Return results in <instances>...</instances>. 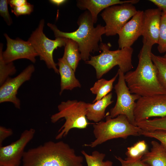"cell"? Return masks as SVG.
<instances>
[{
    "label": "cell",
    "mask_w": 166,
    "mask_h": 166,
    "mask_svg": "<svg viewBox=\"0 0 166 166\" xmlns=\"http://www.w3.org/2000/svg\"><path fill=\"white\" fill-rule=\"evenodd\" d=\"M152 47L143 43L138 55L136 69L124 75L131 93L140 97L166 94V90L159 80L157 68L152 61Z\"/></svg>",
    "instance_id": "1"
},
{
    "label": "cell",
    "mask_w": 166,
    "mask_h": 166,
    "mask_svg": "<svg viewBox=\"0 0 166 166\" xmlns=\"http://www.w3.org/2000/svg\"><path fill=\"white\" fill-rule=\"evenodd\" d=\"M83 157L62 141L45 142L25 151L22 166H84Z\"/></svg>",
    "instance_id": "2"
},
{
    "label": "cell",
    "mask_w": 166,
    "mask_h": 166,
    "mask_svg": "<svg viewBox=\"0 0 166 166\" xmlns=\"http://www.w3.org/2000/svg\"><path fill=\"white\" fill-rule=\"evenodd\" d=\"M78 28L71 32L59 30L56 25L48 23L47 25L53 32L56 38L62 37L71 39L78 44L81 59L89 60L90 53L100 50L99 43L102 42V36L105 34L104 26L98 24L94 27L90 12L87 10L78 18Z\"/></svg>",
    "instance_id": "3"
},
{
    "label": "cell",
    "mask_w": 166,
    "mask_h": 166,
    "mask_svg": "<svg viewBox=\"0 0 166 166\" xmlns=\"http://www.w3.org/2000/svg\"><path fill=\"white\" fill-rule=\"evenodd\" d=\"M95 140L85 146L93 148L112 139H126L130 136L140 135L143 130L131 124L126 117L120 115L114 118L107 115L105 121H101L93 125Z\"/></svg>",
    "instance_id": "4"
},
{
    "label": "cell",
    "mask_w": 166,
    "mask_h": 166,
    "mask_svg": "<svg viewBox=\"0 0 166 166\" xmlns=\"http://www.w3.org/2000/svg\"><path fill=\"white\" fill-rule=\"evenodd\" d=\"M110 43L101 42L99 44L100 54L91 56L85 63L92 66L95 69L97 79H100L114 67L118 65L119 69L124 73L133 68L132 63L133 49L132 47L111 50Z\"/></svg>",
    "instance_id": "5"
},
{
    "label": "cell",
    "mask_w": 166,
    "mask_h": 166,
    "mask_svg": "<svg viewBox=\"0 0 166 166\" xmlns=\"http://www.w3.org/2000/svg\"><path fill=\"white\" fill-rule=\"evenodd\" d=\"M87 103L77 100L62 101L57 106L58 112L52 115L51 121L55 123L64 118L65 121L56 136L57 140L66 136L73 128L84 129L89 123L86 117Z\"/></svg>",
    "instance_id": "6"
},
{
    "label": "cell",
    "mask_w": 166,
    "mask_h": 166,
    "mask_svg": "<svg viewBox=\"0 0 166 166\" xmlns=\"http://www.w3.org/2000/svg\"><path fill=\"white\" fill-rule=\"evenodd\" d=\"M44 24V19H42L38 27L32 32L28 41L37 53L40 60L44 61L47 67L53 69L55 73L58 74L57 65L53 58V53L58 47H65L67 38L57 37L53 40L49 39L43 32Z\"/></svg>",
    "instance_id": "7"
},
{
    "label": "cell",
    "mask_w": 166,
    "mask_h": 166,
    "mask_svg": "<svg viewBox=\"0 0 166 166\" xmlns=\"http://www.w3.org/2000/svg\"><path fill=\"white\" fill-rule=\"evenodd\" d=\"M117 72L118 81L114 87L117 96V101L114 107L110 110L109 116L114 118L120 115H124L131 124L135 125L134 110L136 101L140 96L131 93L125 82L124 73L119 69Z\"/></svg>",
    "instance_id": "8"
},
{
    "label": "cell",
    "mask_w": 166,
    "mask_h": 166,
    "mask_svg": "<svg viewBox=\"0 0 166 166\" xmlns=\"http://www.w3.org/2000/svg\"><path fill=\"white\" fill-rule=\"evenodd\" d=\"M137 11L133 4L130 3L113 5L104 9L101 15L105 23V35L110 36L118 34Z\"/></svg>",
    "instance_id": "9"
},
{
    "label": "cell",
    "mask_w": 166,
    "mask_h": 166,
    "mask_svg": "<svg viewBox=\"0 0 166 166\" xmlns=\"http://www.w3.org/2000/svg\"><path fill=\"white\" fill-rule=\"evenodd\" d=\"M134 116L136 122L166 116V94L140 97L136 101Z\"/></svg>",
    "instance_id": "10"
},
{
    "label": "cell",
    "mask_w": 166,
    "mask_h": 166,
    "mask_svg": "<svg viewBox=\"0 0 166 166\" xmlns=\"http://www.w3.org/2000/svg\"><path fill=\"white\" fill-rule=\"evenodd\" d=\"M35 132L33 128L25 130L17 140L6 146H0V166H19L25 148L33 138Z\"/></svg>",
    "instance_id": "11"
},
{
    "label": "cell",
    "mask_w": 166,
    "mask_h": 166,
    "mask_svg": "<svg viewBox=\"0 0 166 166\" xmlns=\"http://www.w3.org/2000/svg\"><path fill=\"white\" fill-rule=\"evenodd\" d=\"M34 71V66L30 64L16 77H9L0 86V103L10 102L16 108L20 109L21 102L17 96L18 91L23 84L30 79Z\"/></svg>",
    "instance_id": "12"
},
{
    "label": "cell",
    "mask_w": 166,
    "mask_h": 166,
    "mask_svg": "<svg viewBox=\"0 0 166 166\" xmlns=\"http://www.w3.org/2000/svg\"><path fill=\"white\" fill-rule=\"evenodd\" d=\"M4 35L6 40V48L2 51V57L6 63L21 59H27L33 63L36 62V57L38 55L28 41H25L19 38L13 39L6 34Z\"/></svg>",
    "instance_id": "13"
},
{
    "label": "cell",
    "mask_w": 166,
    "mask_h": 166,
    "mask_svg": "<svg viewBox=\"0 0 166 166\" xmlns=\"http://www.w3.org/2000/svg\"><path fill=\"white\" fill-rule=\"evenodd\" d=\"M162 11L159 8L144 11L142 36L143 43L152 46L158 44Z\"/></svg>",
    "instance_id": "14"
},
{
    "label": "cell",
    "mask_w": 166,
    "mask_h": 166,
    "mask_svg": "<svg viewBox=\"0 0 166 166\" xmlns=\"http://www.w3.org/2000/svg\"><path fill=\"white\" fill-rule=\"evenodd\" d=\"M143 13V11L137 10L119 32L118 44L120 49L131 47L142 36Z\"/></svg>",
    "instance_id": "15"
},
{
    "label": "cell",
    "mask_w": 166,
    "mask_h": 166,
    "mask_svg": "<svg viewBox=\"0 0 166 166\" xmlns=\"http://www.w3.org/2000/svg\"><path fill=\"white\" fill-rule=\"evenodd\" d=\"M139 0H78L77 6L80 10H87L90 13L93 23L98 19V15L102 10L113 5L130 3L133 4L137 3Z\"/></svg>",
    "instance_id": "16"
},
{
    "label": "cell",
    "mask_w": 166,
    "mask_h": 166,
    "mask_svg": "<svg viewBox=\"0 0 166 166\" xmlns=\"http://www.w3.org/2000/svg\"><path fill=\"white\" fill-rule=\"evenodd\" d=\"M59 74L60 76V95L65 90H71L76 87L80 88L81 85L76 78L75 72L63 57L58 59Z\"/></svg>",
    "instance_id": "17"
},
{
    "label": "cell",
    "mask_w": 166,
    "mask_h": 166,
    "mask_svg": "<svg viewBox=\"0 0 166 166\" xmlns=\"http://www.w3.org/2000/svg\"><path fill=\"white\" fill-rule=\"evenodd\" d=\"M112 93L111 92L101 99L92 104L87 103L86 117L88 120L95 123L101 121L105 116L106 108L113 101L112 100Z\"/></svg>",
    "instance_id": "18"
},
{
    "label": "cell",
    "mask_w": 166,
    "mask_h": 166,
    "mask_svg": "<svg viewBox=\"0 0 166 166\" xmlns=\"http://www.w3.org/2000/svg\"><path fill=\"white\" fill-rule=\"evenodd\" d=\"M152 148L142 156L141 160L149 166H166V149L160 143L153 140Z\"/></svg>",
    "instance_id": "19"
},
{
    "label": "cell",
    "mask_w": 166,
    "mask_h": 166,
    "mask_svg": "<svg viewBox=\"0 0 166 166\" xmlns=\"http://www.w3.org/2000/svg\"><path fill=\"white\" fill-rule=\"evenodd\" d=\"M62 57L75 72L81 58L78 46L75 41L70 39H67Z\"/></svg>",
    "instance_id": "20"
},
{
    "label": "cell",
    "mask_w": 166,
    "mask_h": 166,
    "mask_svg": "<svg viewBox=\"0 0 166 166\" xmlns=\"http://www.w3.org/2000/svg\"><path fill=\"white\" fill-rule=\"evenodd\" d=\"M118 76L117 72L116 75L109 80L101 78L95 83L93 86L90 89L92 93L96 95L93 103L101 99L110 93L113 88V83Z\"/></svg>",
    "instance_id": "21"
},
{
    "label": "cell",
    "mask_w": 166,
    "mask_h": 166,
    "mask_svg": "<svg viewBox=\"0 0 166 166\" xmlns=\"http://www.w3.org/2000/svg\"><path fill=\"white\" fill-rule=\"evenodd\" d=\"M135 125L145 131L166 130V116L136 122Z\"/></svg>",
    "instance_id": "22"
},
{
    "label": "cell",
    "mask_w": 166,
    "mask_h": 166,
    "mask_svg": "<svg viewBox=\"0 0 166 166\" xmlns=\"http://www.w3.org/2000/svg\"><path fill=\"white\" fill-rule=\"evenodd\" d=\"M85 157L87 166H113V162L111 161H104L105 154L97 151H94L91 154H87L85 151H81Z\"/></svg>",
    "instance_id": "23"
},
{
    "label": "cell",
    "mask_w": 166,
    "mask_h": 166,
    "mask_svg": "<svg viewBox=\"0 0 166 166\" xmlns=\"http://www.w3.org/2000/svg\"><path fill=\"white\" fill-rule=\"evenodd\" d=\"M3 45L0 44V85H2L9 77L14 74L17 70L13 62L6 63L2 57Z\"/></svg>",
    "instance_id": "24"
},
{
    "label": "cell",
    "mask_w": 166,
    "mask_h": 166,
    "mask_svg": "<svg viewBox=\"0 0 166 166\" xmlns=\"http://www.w3.org/2000/svg\"><path fill=\"white\" fill-rule=\"evenodd\" d=\"M152 61L158 70V77L163 87L166 90V59L152 53Z\"/></svg>",
    "instance_id": "25"
},
{
    "label": "cell",
    "mask_w": 166,
    "mask_h": 166,
    "mask_svg": "<svg viewBox=\"0 0 166 166\" xmlns=\"http://www.w3.org/2000/svg\"><path fill=\"white\" fill-rule=\"evenodd\" d=\"M158 44L159 52L166 53V14L162 12Z\"/></svg>",
    "instance_id": "26"
},
{
    "label": "cell",
    "mask_w": 166,
    "mask_h": 166,
    "mask_svg": "<svg viewBox=\"0 0 166 166\" xmlns=\"http://www.w3.org/2000/svg\"><path fill=\"white\" fill-rule=\"evenodd\" d=\"M141 135L154 138L158 140L166 149V130H157L152 131H145L143 130Z\"/></svg>",
    "instance_id": "27"
},
{
    "label": "cell",
    "mask_w": 166,
    "mask_h": 166,
    "mask_svg": "<svg viewBox=\"0 0 166 166\" xmlns=\"http://www.w3.org/2000/svg\"><path fill=\"white\" fill-rule=\"evenodd\" d=\"M126 155L127 158L125 160L129 161H135L141 159L144 154L134 144L127 148Z\"/></svg>",
    "instance_id": "28"
},
{
    "label": "cell",
    "mask_w": 166,
    "mask_h": 166,
    "mask_svg": "<svg viewBox=\"0 0 166 166\" xmlns=\"http://www.w3.org/2000/svg\"><path fill=\"white\" fill-rule=\"evenodd\" d=\"M11 12L17 17L22 15H29L33 11L34 6L28 2L27 4L18 7H11Z\"/></svg>",
    "instance_id": "29"
},
{
    "label": "cell",
    "mask_w": 166,
    "mask_h": 166,
    "mask_svg": "<svg viewBox=\"0 0 166 166\" xmlns=\"http://www.w3.org/2000/svg\"><path fill=\"white\" fill-rule=\"evenodd\" d=\"M8 0L0 1V14L2 17L7 25L10 26L12 23V18L9 12L8 5Z\"/></svg>",
    "instance_id": "30"
},
{
    "label": "cell",
    "mask_w": 166,
    "mask_h": 166,
    "mask_svg": "<svg viewBox=\"0 0 166 166\" xmlns=\"http://www.w3.org/2000/svg\"><path fill=\"white\" fill-rule=\"evenodd\" d=\"M116 158L121 163V166H149L144 162L141 159L135 161H129L123 159L120 156H115Z\"/></svg>",
    "instance_id": "31"
},
{
    "label": "cell",
    "mask_w": 166,
    "mask_h": 166,
    "mask_svg": "<svg viewBox=\"0 0 166 166\" xmlns=\"http://www.w3.org/2000/svg\"><path fill=\"white\" fill-rule=\"evenodd\" d=\"M12 130L4 126H0V146H2L3 141L7 138L12 135Z\"/></svg>",
    "instance_id": "32"
},
{
    "label": "cell",
    "mask_w": 166,
    "mask_h": 166,
    "mask_svg": "<svg viewBox=\"0 0 166 166\" xmlns=\"http://www.w3.org/2000/svg\"><path fill=\"white\" fill-rule=\"evenodd\" d=\"M150 2L156 5L162 12L166 14V0H149Z\"/></svg>",
    "instance_id": "33"
},
{
    "label": "cell",
    "mask_w": 166,
    "mask_h": 166,
    "mask_svg": "<svg viewBox=\"0 0 166 166\" xmlns=\"http://www.w3.org/2000/svg\"><path fill=\"white\" fill-rule=\"evenodd\" d=\"M28 2L26 0H8V4L11 7H19L25 5Z\"/></svg>",
    "instance_id": "34"
},
{
    "label": "cell",
    "mask_w": 166,
    "mask_h": 166,
    "mask_svg": "<svg viewBox=\"0 0 166 166\" xmlns=\"http://www.w3.org/2000/svg\"><path fill=\"white\" fill-rule=\"evenodd\" d=\"M49 1L52 4L59 6L65 3L67 1L66 0H50Z\"/></svg>",
    "instance_id": "35"
},
{
    "label": "cell",
    "mask_w": 166,
    "mask_h": 166,
    "mask_svg": "<svg viewBox=\"0 0 166 166\" xmlns=\"http://www.w3.org/2000/svg\"><path fill=\"white\" fill-rule=\"evenodd\" d=\"M163 57L166 59V53H165Z\"/></svg>",
    "instance_id": "36"
},
{
    "label": "cell",
    "mask_w": 166,
    "mask_h": 166,
    "mask_svg": "<svg viewBox=\"0 0 166 166\" xmlns=\"http://www.w3.org/2000/svg\"></svg>",
    "instance_id": "37"
}]
</instances>
